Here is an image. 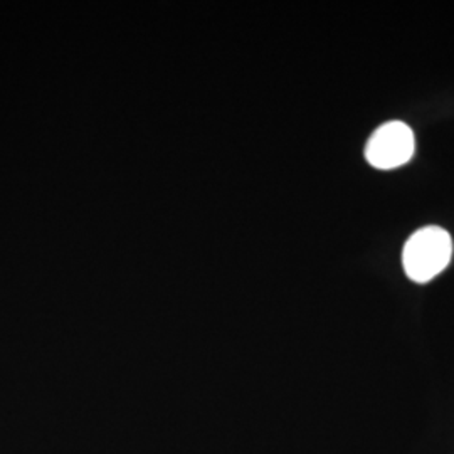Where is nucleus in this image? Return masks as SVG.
I'll return each mask as SVG.
<instances>
[{"label":"nucleus","mask_w":454,"mask_h":454,"mask_svg":"<svg viewBox=\"0 0 454 454\" xmlns=\"http://www.w3.org/2000/svg\"><path fill=\"white\" fill-rule=\"evenodd\" d=\"M453 258L451 234L441 226H426L411 234L403 249V266L414 283L441 275Z\"/></svg>","instance_id":"1"},{"label":"nucleus","mask_w":454,"mask_h":454,"mask_svg":"<svg viewBox=\"0 0 454 454\" xmlns=\"http://www.w3.org/2000/svg\"><path fill=\"white\" fill-rule=\"evenodd\" d=\"M416 152L412 129L399 120L382 123L367 140L365 160L379 170H392L406 165Z\"/></svg>","instance_id":"2"}]
</instances>
